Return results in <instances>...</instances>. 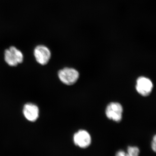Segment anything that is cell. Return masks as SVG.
Masks as SVG:
<instances>
[{
	"label": "cell",
	"mask_w": 156,
	"mask_h": 156,
	"mask_svg": "<svg viewBox=\"0 0 156 156\" xmlns=\"http://www.w3.org/2000/svg\"><path fill=\"white\" fill-rule=\"evenodd\" d=\"M140 150L136 147L129 146L127 149V152H125L124 156H139Z\"/></svg>",
	"instance_id": "obj_8"
},
{
	"label": "cell",
	"mask_w": 156,
	"mask_h": 156,
	"mask_svg": "<svg viewBox=\"0 0 156 156\" xmlns=\"http://www.w3.org/2000/svg\"><path fill=\"white\" fill-rule=\"evenodd\" d=\"M58 74L60 80L68 86L75 83L80 76L76 70L71 68H65L60 70Z\"/></svg>",
	"instance_id": "obj_2"
},
{
	"label": "cell",
	"mask_w": 156,
	"mask_h": 156,
	"mask_svg": "<svg viewBox=\"0 0 156 156\" xmlns=\"http://www.w3.org/2000/svg\"><path fill=\"white\" fill-rule=\"evenodd\" d=\"M91 140L90 134L85 130H80L74 134L75 144L82 148L88 147L91 144Z\"/></svg>",
	"instance_id": "obj_6"
},
{
	"label": "cell",
	"mask_w": 156,
	"mask_h": 156,
	"mask_svg": "<svg viewBox=\"0 0 156 156\" xmlns=\"http://www.w3.org/2000/svg\"><path fill=\"white\" fill-rule=\"evenodd\" d=\"M123 107L118 102H111L107 107L105 114L110 119L119 122L122 118Z\"/></svg>",
	"instance_id": "obj_3"
},
{
	"label": "cell",
	"mask_w": 156,
	"mask_h": 156,
	"mask_svg": "<svg viewBox=\"0 0 156 156\" xmlns=\"http://www.w3.org/2000/svg\"><path fill=\"white\" fill-rule=\"evenodd\" d=\"M23 113L27 120L30 122H34L39 118V108L34 104L27 103L23 106Z\"/></svg>",
	"instance_id": "obj_7"
},
{
	"label": "cell",
	"mask_w": 156,
	"mask_h": 156,
	"mask_svg": "<svg viewBox=\"0 0 156 156\" xmlns=\"http://www.w3.org/2000/svg\"><path fill=\"white\" fill-rule=\"evenodd\" d=\"M4 58L9 66H16L22 63L23 60V55L21 51L16 47L11 46L5 50Z\"/></svg>",
	"instance_id": "obj_1"
},
{
	"label": "cell",
	"mask_w": 156,
	"mask_h": 156,
	"mask_svg": "<svg viewBox=\"0 0 156 156\" xmlns=\"http://www.w3.org/2000/svg\"><path fill=\"white\" fill-rule=\"evenodd\" d=\"M153 84L148 78L140 77L136 80V89L139 94L143 96H148L152 91Z\"/></svg>",
	"instance_id": "obj_5"
},
{
	"label": "cell",
	"mask_w": 156,
	"mask_h": 156,
	"mask_svg": "<svg viewBox=\"0 0 156 156\" xmlns=\"http://www.w3.org/2000/svg\"><path fill=\"white\" fill-rule=\"evenodd\" d=\"M34 54L37 62L41 65L48 64L51 56L50 49L43 45L37 46L34 50Z\"/></svg>",
	"instance_id": "obj_4"
},
{
	"label": "cell",
	"mask_w": 156,
	"mask_h": 156,
	"mask_svg": "<svg viewBox=\"0 0 156 156\" xmlns=\"http://www.w3.org/2000/svg\"><path fill=\"white\" fill-rule=\"evenodd\" d=\"M152 149L155 152L156 151V136L154 135L153 139L152 142L151 144Z\"/></svg>",
	"instance_id": "obj_9"
}]
</instances>
